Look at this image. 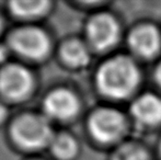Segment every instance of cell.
I'll return each mask as SVG.
<instances>
[{
	"label": "cell",
	"mask_w": 161,
	"mask_h": 160,
	"mask_svg": "<svg viewBox=\"0 0 161 160\" xmlns=\"http://www.w3.org/2000/svg\"><path fill=\"white\" fill-rule=\"evenodd\" d=\"M138 70L130 59L116 57L100 68L97 82L102 93L112 98L128 96L138 83Z\"/></svg>",
	"instance_id": "1"
},
{
	"label": "cell",
	"mask_w": 161,
	"mask_h": 160,
	"mask_svg": "<svg viewBox=\"0 0 161 160\" xmlns=\"http://www.w3.org/2000/svg\"><path fill=\"white\" fill-rule=\"evenodd\" d=\"M12 136L20 146L37 149L51 144L54 138L48 122L40 115L26 114L19 118L12 126Z\"/></svg>",
	"instance_id": "2"
},
{
	"label": "cell",
	"mask_w": 161,
	"mask_h": 160,
	"mask_svg": "<svg viewBox=\"0 0 161 160\" xmlns=\"http://www.w3.org/2000/svg\"><path fill=\"white\" fill-rule=\"evenodd\" d=\"M13 49L31 58H41L49 49V40L37 28H23L15 31L10 37Z\"/></svg>",
	"instance_id": "3"
},
{
	"label": "cell",
	"mask_w": 161,
	"mask_h": 160,
	"mask_svg": "<svg viewBox=\"0 0 161 160\" xmlns=\"http://www.w3.org/2000/svg\"><path fill=\"white\" fill-rule=\"evenodd\" d=\"M33 79L30 71L20 65H8L0 71V91L11 99H19L29 93Z\"/></svg>",
	"instance_id": "4"
},
{
	"label": "cell",
	"mask_w": 161,
	"mask_h": 160,
	"mask_svg": "<svg viewBox=\"0 0 161 160\" xmlns=\"http://www.w3.org/2000/svg\"><path fill=\"white\" fill-rule=\"evenodd\" d=\"M124 127V119L117 111L101 109L92 115L90 130L100 141H111L119 136Z\"/></svg>",
	"instance_id": "5"
},
{
	"label": "cell",
	"mask_w": 161,
	"mask_h": 160,
	"mask_svg": "<svg viewBox=\"0 0 161 160\" xmlns=\"http://www.w3.org/2000/svg\"><path fill=\"white\" fill-rule=\"evenodd\" d=\"M119 25L108 14L94 17L88 25V35L97 49H106L113 46L119 39Z\"/></svg>",
	"instance_id": "6"
},
{
	"label": "cell",
	"mask_w": 161,
	"mask_h": 160,
	"mask_svg": "<svg viewBox=\"0 0 161 160\" xmlns=\"http://www.w3.org/2000/svg\"><path fill=\"white\" fill-rule=\"evenodd\" d=\"M44 109L52 118L66 120L78 111V100L68 90L58 89L47 96L44 101Z\"/></svg>",
	"instance_id": "7"
},
{
	"label": "cell",
	"mask_w": 161,
	"mask_h": 160,
	"mask_svg": "<svg viewBox=\"0 0 161 160\" xmlns=\"http://www.w3.org/2000/svg\"><path fill=\"white\" fill-rule=\"evenodd\" d=\"M130 46L136 53L145 57L155 55L160 47V36L158 31L150 25L136 29L129 37Z\"/></svg>",
	"instance_id": "8"
},
{
	"label": "cell",
	"mask_w": 161,
	"mask_h": 160,
	"mask_svg": "<svg viewBox=\"0 0 161 160\" xmlns=\"http://www.w3.org/2000/svg\"><path fill=\"white\" fill-rule=\"evenodd\" d=\"M133 114L145 124H157L161 121V100L153 94H145L131 107Z\"/></svg>",
	"instance_id": "9"
},
{
	"label": "cell",
	"mask_w": 161,
	"mask_h": 160,
	"mask_svg": "<svg viewBox=\"0 0 161 160\" xmlns=\"http://www.w3.org/2000/svg\"><path fill=\"white\" fill-rule=\"evenodd\" d=\"M63 57L68 64L75 67L86 66L89 63V52L82 43L71 41L66 43L63 47Z\"/></svg>",
	"instance_id": "10"
},
{
	"label": "cell",
	"mask_w": 161,
	"mask_h": 160,
	"mask_svg": "<svg viewBox=\"0 0 161 160\" xmlns=\"http://www.w3.org/2000/svg\"><path fill=\"white\" fill-rule=\"evenodd\" d=\"M49 6L48 1H12L10 3V8L12 12L18 17L30 18L36 17L47 10Z\"/></svg>",
	"instance_id": "11"
},
{
	"label": "cell",
	"mask_w": 161,
	"mask_h": 160,
	"mask_svg": "<svg viewBox=\"0 0 161 160\" xmlns=\"http://www.w3.org/2000/svg\"><path fill=\"white\" fill-rule=\"evenodd\" d=\"M52 152L59 159H70L77 152V144L74 138L66 134L55 136L51 141Z\"/></svg>",
	"instance_id": "12"
},
{
	"label": "cell",
	"mask_w": 161,
	"mask_h": 160,
	"mask_svg": "<svg viewBox=\"0 0 161 160\" xmlns=\"http://www.w3.org/2000/svg\"><path fill=\"white\" fill-rule=\"evenodd\" d=\"M113 160H148L142 148L135 145H125L116 152Z\"/></svg>",
	"instance_id": "13"
},
{
	"label": "cell",
	"mask_w": 161,
	"mask_h": 160,
	"mask_svg": "<svg viewBox=\"0 0 161 160\" xmlns=\"http://www.w3.org/2000/svg\"><path fill=\"white\" fill-rule=\"evenodd\" d=\"M7 55H8V53H7L6 47L2 46V45H0V63L3 62V60L6 59Z\"/></svg>",
	"instance_id": "14"
},
{
	"label": "cell",
	"mask_w": 161,
	"mask_h": 160,
	"mask_svg": "<svg viewBox=\"0 0 161 160\" xmlns=\"http://www.w3.org/2000/svg\"><path fill=\"white\" fill-rule=\"evenodd\" d=\"M6 114H7L6 109H4L3 105H2L1 103H0V122L3 120L4 118H6Z\"/></svg>",
	"instance_id": "15"
},
{
	"label": "cell",
	"mask_w": 161,
	"mask_h": 160,
	"mask_svg": "<svg viewBox=\"0 0 161 160\" xmlns=\"http://www.w3.org/2000/svg\"><path fill=\"white\" fill-rule=\"evenodd\" d=\"M157 78H158V81L161 83V65L158 67V70H157Z\"/></svg>",
	"instance_id": "16"
},
{
	"label": "cell",
	"mask_w": 161,
	"mask_h": 160,
	"mask_svg": "<svg viewBox=\"0 0 161 160\" xmlns=\"http://www.w3.org/2000/svg\"><path fill=\"white\" fill-rule=\"evenodd\" d=\"M0 28H1V20H0Z\"/></svg>",
	"instance_id": "17"
}]
</instances>
